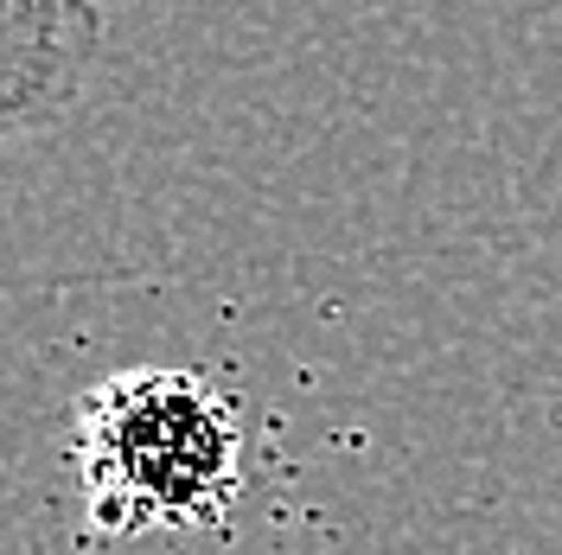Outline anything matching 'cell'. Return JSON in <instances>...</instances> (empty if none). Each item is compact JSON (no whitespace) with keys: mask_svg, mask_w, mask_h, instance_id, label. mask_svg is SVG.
Wrapping results in <instances>:
<instances>
[{"mask_svg":"<svg viewBox=\"0 0 562 555\" xmlns=\"http://www.w3.org/2000/svg\"><path fill=\"white\" fill-rule=\"evenodd\" d=\"M70 473L97 543L217 530L244 498V421L205 371H115L70 409Z\"/></svg>","mask_w":562,"mask_h":555,"instance_id":"6da1fadb","label":"cell"},{"mask_svg":"<svg viewBox=\"0 0 562 555\" xmlns=\"http://www.w3.org/2000/svg\"><path fill=\"white\" fill-rule=\"evenodd\" d=\"M97 0H0V140L52 128L103 52Z\"/></svg>","mask_w":562,"mask_h":555,"instance_id":"7a4b0ae2","label":"cell"}]
</instances>
